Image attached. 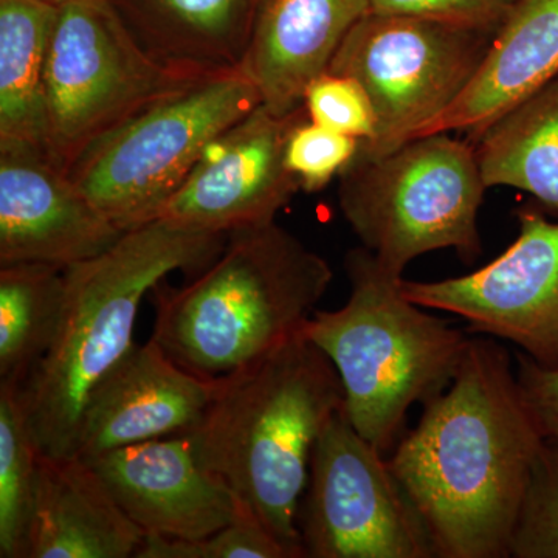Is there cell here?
I'll return each instance as SVG.
<instances>
[{
  "label": "cell",
  "mask_w": 558,
  "mask_h": 558,
  "mask_svg": "<svg viewBox=\"0 0 558 558\" xmlns=\"http://www.w3.org/2000/svg\"><path fill=\"white\" fill-rule=\"evenodd\" d=\"M84 461L145 535L204 538L230 524L240 509L241 498L202 464L189 435L148 440Z\"/></svg>",
  "instance_id": "14"
},
{
  "label": "cell",
  "mask_w": 558,
  "mask_h": 558,
  "mask_svg": "<svg viewBox=\"0 0 558 558\" xmlns=\"http://www.w3.org/2000/svg\"><path fill=\"white\" fill-rule=\"evenodd\" d=\"M332 279L328 260L277 220L231 231L194 281L150 290V339L183 368L218 379L301 332Z\"/></svg>",
  "instance_id": "4"
},
{
  "label": "cell",
  "mask_w": 558,
  "mask_h": 558,
  "mask_svg": "<svg viewBox=\"0 0 558 558\" xmlns=\"http://www.w3.org/2000/svg\"><path fill=\"white\" fill-rule=\"evenodd\" d=\"M545 442L508 349L492 337L470 339L450 387L425 403L388 459L435 557L510 558Z\"/></svg>",
  "instance_id": "1"
},
{
  "label": "cell",
  "mask_w": 558,
  "mask_h": 558,
  "mask_svg": "<svg viewBox=\"0 0 558 558\" xmlns=\"http://www.w3.org/2000/svg\"><path fill=\"white\" fill-rule=\"evenodd\" d=\"M495 33L369 11L341 43L328 72L362 84L377 134L360 153L381 156L417 137L458 100Z\"/></svg>",
  "instance_id": "9"
},
{
  "label": "cell",
  "mask_w": 558,
  "mask_h": 558,
  "mask_svg": "<svg viewBox=\"0 0 558 558\" xmlns=\"http://www.w3.org/2000/svg\"><path fill=\"white\" fill-rule=\"evenodd\" d=\"M371 0H260L241 69L278 117L303 109L312 81L328 72Z\"/></svg>",
  "instance_id": "16"
},
{
  "label": "cell",
  "mask_w": 558,
  "mask_h": 558,
  "mask_svg": "<svg viewBox=\"0 0 558 558\" xmlns=\"http://www.w3.org/2000/svg\"><path fill=\"white\" fill-rule=\"evenodd\" d=\"M304 113L252 110L209 143L160 218L222 234L275 222L301 190L286 165V142Z\"/></svg>",
  "instance_id": "12"
},
{
  "label": "cell",
  "mask_w": 558,
  "mask_h": 558,
  "mask_svg": "<svg viewBox=\"0 0 558 558\" xmlns=\"http://www.w3.org/2000/svg\"><path fill=\"white\" fill-rule=\"evenodd\" d=\"M517 218L519 236L498 258L462 277L403 279V293L464 319L468 333L509 341L539 365L558 366V220L532 207Z\"/></svg>",
  "instance_id": "11"
},
{
  "label": "cell",
  "mask_w": 558,
  "mask_h": 558,
  "mask_svg": "<svg viewBox=\"0 0 558 558\" xmlns=\"http://www.w3.org/2000/svg\"><path fill=\"white\" fill-rule=\"evenodd\" d=\"M510 558H558L557 440H546L532 470Z\"/></svg>",
  "instance_id": "25"
},
{
  "label": "cell",
  "mask_w": 558,
  "mask_h": 558,
  "mask_svg": "<svg viewBox=\"0 0 558 558\" xmlns=\"http://www.w3.org/2000/svg\"><path fill=\"white\" fill-rule=\"evenodd\" d=\"M227 236L160 218L124 231L101 255L64 269L60 330L21 387L40 453L72 457L92 389L137 344L134 330L143 299L172 271L205 269Z\"/></svg>",
  "instance_id": "3"
},
{
  "label": "cell",
  "mask_w": 558,
  "mask_h": 558,
  "mask_svg": "<svg viewBox=\"0 0 558 558\" xmlns=\"http://www.w3.org/2000/svg\"><path fill=\"white\" fill-rule=\"evenodd\" d=\"M517 0H371L376 13L407 14L472 31L497 33Z\"/></svg>",
  "instance_id": "28"
},
{
  "label": "cell",
  "mask_w": 558,
  "mask_h": 558,
  "mask_svg": "<svg viewBox=\"0 0 558 558\" xmlns=\"http://www.w3.org/2000/svg\"><path fill=\"white\" fill-rule=\"evenodd\" d=\"M472 142L487 189L524 191L558 218V75Z\"/></svg>",
  "instance_id": "20"
},
{
  "label": "cell",
  "mask_w": 558,
  "mask_h": 558,
  "mask_svg": "<svg viewBox=\"0 0 558 558\" xmlns=\"http://www.w3.org/2000/svg\"><path fill=\"white\" fill-rule=\"evenodd\" d=\"M57 14L46 0H0V138L46 148V72Z\"/></svg>",
  "instance_id": "21"
},
{
  "label": "cell",
  "mask_w": 558,
  "mask_h": 558,
  "mask_svg": "<svg viewBox=\"0 0 558 558\" xmlns=\"http://www.w3.org/2000/svg\"><path fill=\"white\" fill-rule=\"evenodd\" d=\"M349 299L336 311H315L301 332L339 373L343 413L381 453L405 435L411 407L428 403L450 387L469 337L403 293L402 275L369 250L344 256Z\"/></svg>",
  "instance_id": "5"
},
{
  "label": "cell",
  "mask_w": 558,
  "mask_h": 558,
  "mask_svg": "<svg viewBox=\"0 0 558 558\" xmlns=\"http://www.w3.org/2000/svg\"><path fill=\"white\" fill-rule=\"evenodd\" d=\"M123 233L46 148L0 138V266L68 269L101 255Z\"/></svg>",
  "instance_id": "13"
},
{
  "label": "cell",
  "mask_w": 558,
  "mask_h": 558,
  "mask_svg": "<svg viewBox=\"0 0 558 558\" xmlns=\"http://www.w3.org/2000/svg\"><path fill=\"white\" fill-rule=\"evenodd\" d=\"M46 2L54 7H61L64 5V3L72 2V0H46Z\"/></svg>",
  "instance_id": "30"
},
{
  "label": "cell",
  "mask_w": 558,
  "mask_h": 558,
  "mask_svg": "<svg viewBox=\"0 0 558 558\" xmlns=\"http://www.w3.org/2000/svg\"><path fill=\"white\" fill-rule=\"evenodd\" d=\"M260 105L241 68L199 76L95 140L65 172L113 226L135 229L160 219L209 143Z\"/></svg>",
  "instance_id": "7"
},
{
  "label": "cell",
  "mask_w": 558,
  "mask_h": 558,
  "mask_svg": "<svg viewBox=\"0 0 558 558\" xmlns=\"http://www.w3.org/2000/svg\"><path fill=\"white\" fill-rule=\"evenodd\" d=\"M218 379L180 366L156 340L135 344L92 389L72 457L92 459L148 440L189 435L199 425Z\"/></svg>",
  "instance_id": "15"
},
{
  "label": "cell",
  "mask_w": 558,
  "mask_h": 558,
  "mask_svg": "<svg viewBox=\"0 0 558 558\" xmlns=\"http://www.w3.org/2000/svg\"><path fill=\"white\" fill-rule=\"evenodd\" d=\"M387 454L343 411L312 454L299 531L304 558H433L432 539Z\"/></svg>",
  "instance_id": "10"
},
{
  "label": "cell",
  "mask_w": 558,
  "mask_h": 558,
  "mask_svg": "<svg viewBox=\"0 0 558 558\" xmlns=\"http://www.w3.org/2000/svg\"><path fill=\"white\" fill-rule=\"evenodd\" d=\"M143 538L89 462L40 457L27 558H130Z\"/></svg>",
  "instance_id": "18"
},
{
  "label": "cell",
  "mask_w": 558,
  "mask_h": 558,
  "mask_svg": "<svg viewBox=\"0 0 558 558\" xmlns=\"http://www.w3.org/2000/svg\"><path fill=\"white\" fill-rule=\"evenodd\" d=\"M196 78L150 57L110 0L64 3L47 61V153L68 170L95 140Z\"/></svg>",
  "instance_id": "8"
},
{
  "label": "cell",
  "mask_w": 558,
  "mask_h": 558,
  "mask_svg": "<svg viewBox=\"0 0 558 558\" xmlns=\"http://www.w3.org/2000/svg\"><path fill=\"white\" fill-rule=\"evenodd\" d=\"M557 75L558 0H517L469 86L417 137L464 132L473 140Z\"/></svg>",
  "instance_id": "17"
},
{
  "label": "cell",
  "mask_w": 558,
  "mask_h": 558,
  "mask_svg": "<svg viewBox=\"0 0 558 558\" xmlns=\"http://www.w3.org/2000/svg\"><path fill=\"white\" fill-rule=\"evenodd\" d=\"M360 148V140L319 126L304 113L289 131L286 165L301 191L318 193L340 178Z\"/></svg>",
  "instance_id": "26"
},
{
  "label": "cell",
  "mask_w": 558,
  "mask_h": 558,
  "mask_svg": "<svg viewBox=\"0 0 558 558\" xmlns=\"http://www.w3.org/2000/svg\"><path fill=\"white\" fill-rule=\"evenodd\" d=\"M343 405L336 366L299 332L218 377L204 417L189 433L202 464L255 510L292 558H304L299 513L312 454Z\"/></svg>",
  "instance_id": "2"
},
{
  "label": "cell",
  "mask_w": 558,
  "mask_h": 558,
  "mask_svg": "<svg viewBox=\"0 0 558 558\" xmlns=\"http://www.w3.org/2000/svg\"><path fill=\"white\" fill-rule=\"evenodd\" d=\"M150 57L190 75L241 68L260 0H110Z\"/></svg>",
  "instance_id": "19"
},
{
  "label": "cell",
  "mask_w": 558,
  "mask_h": 558,
  "mask_svg": "<svg viewBox=\"0 0 558 558\" xmlns=\"http://www.w3.org/2000/svg\"><path fill=\"white\" fill-rule=\"evenodd\" d=\"M134 558H292L241 499L236 517L226 527L199 539L146 534Z\"/></svg>",
  "instance_id": "24"
},
{
  "label": "cell",
  "mask_w": 558,
  "mask_h": 558,
  "mask_svg": "<svg viewBox=\"0 0 558 558\" xmlns=\"http://www.w3.org/2000/svg\"><path fill=\"white\" fill-rule=\"evenodd\" d=\"M487 185L475 143L450 132L411 138L381 156L357 150L339 178V205L360 245L396 274L436 250L465 263L483 252Z\"/></svg>",
  "instance_id": "6"
},
{
  "label": "cell",
  "mask_w": 558,
  "mask_h": 558,
  "mask_svg": "<svg viewBox=\"0 0 558 558\" xmlns=\"http://www.w3.org/2000/svg\"><path fill=\"white\" fill-rule=\"evenodd\" d=\"M64 269L0 266V381L22 385L46 357L64 310Z\"/></svg>",
  "instance_id": "22"
},
{
  "label": "cell",
  "mask_w": 558,
  "mask_h": 558,
  "mask_svg": "<svg viewBox=\"0 0 558 558\" xmlns=\"http://www.w3.org/2000/svg\"><path fill=\"white\" fill-rule=\"evenodd\" d=\"M515 373L521 395L543 438L558 442V366L539 365L519 351Z\"/></svg>",
  "instance_id": "29"
},
{
  "label": "cell",
  "mask_w": 558,
  "mask_h": 558,
  "mask_svg": "<svg viewBox=\"0 0 558 558\" xmlns=\"http://www.w3.org/2000/svg\"><path fill=\"white\" fill-rule=\"evenodd\" d=\"M307 119L362 143L377 134V117L369 95L354 78L326 72L312 81L304 94Z\"/></svg>",
  "instance_id": "27"
},
{
  "label": "cell",
  "mask_w": 558,
  "mask_h": 558,
  "mask_svg": "<svg viewBox=\"0 0 558 558\" xmlns=\"http://www.w3.org/2000/svg\"><path fill=\"white\" fill-rule=\"evenodd\" d=\"M40 453L25 417L20 385L0 381V557L27 558Z\"/></svg>",
  "instance_id": "23"
}]
</instances>
